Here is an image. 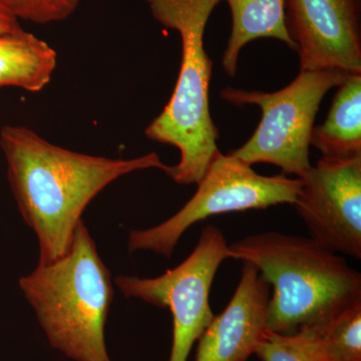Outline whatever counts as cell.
Returning a JSON list of instances; mask_svg holds the SVG:
<instances>
[{"label": "cell", "mask_w": 361, "mask_h": 361, "mask_svg": "<svg viewBox=\"0 0 361 361\" xmlns=\"http://www.w3.org/2000/svg\"><path fill=\"white\" fill-rule=\"evenodd\" d=\"M0 148L18 211L39 240L42 264L65 255L85 208L111 183L135 171L169 168L156 153L111 159L71 151L23 126H4Z\"/></svg>", "instance_id": "cell-1"}, {"label": "cell", "mask_w": 361, "mask_h": 361, "mask_svg": "<svg viewBox=\"0 0 361 361\" xmlns=\"http://www.w3.org/2000/svg\"><path fill=\"white\" fill-rule=\"evenodd\" d=\"M229 258L256 266L272 285L266 329L290 336L320 329L361 302V274L312 238L268 231L229 245Z\"/></svg>", "instance_id": "cell-2"}, {"label": "cell", "mask_w": 361, "mask_h": 361, "mask_svg": "<svg viewBox=\"0 0 361 361\" xmlns=\"http://www.w3.org/2000/svg\"><path fill=\"white\" fill-rule=\"evenodd\" d=\"M52 348L75 361H111L104 341L114 290L84 221L63 257L18 281Z\"/></svg>", "instance_id": "cell-3"}, {"label": "cell", "mask_w": 361, "mask_h": 361, "mask_svg": "<svg viewBox=\"0 0 361 361\" xmlns=\"http://www.w3.org/2000/svg\"><path fill=\"white\" fill-rule=\"evenodd\" d=\"M221 0H147L152 16L179 32L182 61L172 97L145 134L179 149L180 161L166 174L180 185L198 184L219 152L217 128L209 109L213 61L204 47L211 13Z\"/></svg>", "instance_id": "cell-4"}, {"label": "cell", "mask_w": 361, "mask_h": 361, "mask_svg": "<svg viewBox=\"0 0 361 361\" xmlns=\"http://www.w3.org/2000/svg\"><path fill=\"white\" fill-rule=\"evenodd\" d=\"M348 75L338 70L300 71L290 85L275 92L226 87L221 97L228 103L256 104L262 111L255 133L232 155L249 166L272 164L301 179L312 167L311 134L323 97Z\"/></svg>", "instance_id": "cell-5"}, {"label": "cell", "mask_w": 361, "mask_h": 361, "mask_svg": "<svg viewBox=\"0 0 361 361\" xmlns=\"http://www.w3.org/2000/svg\"><path fill=\"white\" fill-rule=\"evenodd\" d=\"M194 196L175 215L147 230L130 231L129 250L151 251L171 258L184 233L197 222L239 211L295 203L302 182L285 175H259L232 154L217 152Z\"/></svg>", "instance_id": "cell-6"}, {"label": "cell", "mask_w": 361, "mask_h": 361, "mask_svg": "<svg viewBox=\"0 0 361 361\" xmlns=\"http://www.w3.org/2000/svg\"><path fill=\"white\" fill-rule=\"evenodd\" d=\"M219 228H204L193 252L180 264L156 278L120 275L116 284L127 298H140L173 316V344L169 361H187L195 341L214 317L209 296L214 278L228 255Z\"/></svg>", "instance_id": "cell-7"}, {"label": "cell", "mask_w": 361, "mask_h": 361, "mask_svg": "<svg viewBox=\"0 0 361 361\" xmlns=\"http://www.w3.org/2000/svg\"><path fill=\"white\" fill-rule=\"evenodd\" d=\"M300 180L293 205L310 238L327 250L361 259V157L322 158Z\"/></svg>", "instance_id": "cell-8"}, {"label": "cell", "mask_w": 361, "mask_h": 361, "mask_svg": "<svg viewBox=\"0 0 361 361\" xmlns=\"http://www.w3.org/2000/svg\"><path fill=\"white\" fill-rule=\"evenodd\" d=\"M300 71L361 75V0H285Z\"/></svg>", "instance_id": "cell-9"}, {"label": "cell", "mask_w": 361, "mask_h": 361, "mask_svg": "<svg viewBox=\"0 0 361 361\" xmlns=\"http://www.w3.org/2000/svg\"><path fill=\"white\" fill-rule=\"evenodd\" d=\"M269 298V284L258 268L244 262L231 300L198 339L196 361H247L267 329Z\"/></svg>", "instance_id": "cell-10"}, {"label": "cell", "mask_w": 361, "mask_h": 361, "mask_svg": "<svg viewBox=\"0 0 361 361\" xmlns=\"http://www.w3.org/2000/svg\"><path fill=\"white\" fill-rule=\"evenodd\" d=\"M310 146L322 158L361 157V75H348L338 85L326 120L313 128Z\"/></svg>", "instance_id": "cell-11"}, {"label": "cell", "mask_w": 361, "mask_h": 361, "mask_svg": "<svg viewBox=\"0 0 361 361\" xmlns=\"http://www.w3.org/2000/svg\"><path fill=\"white\" fill-rule=\"evenodd\" d=\"M56 65V51L32 33L0 35V87L40 92L51 82Z\"/></svg>", "instance_id": "cell-12"}, {"label": "cell", "mask_w": 361, "mask_h": 361, "mask_svg": "<svg viewBox=\"0 0 361 361\" xmlns=\"http://www.w3.org/2000/svg\"><path fill=\"white\" fill-rule=\"evenodd\" d=\"M232 14V32L223 56L222 65L234 77L240 51L259 39H274L297 51L285 25V0H225Z\"/></svg>", "instance_id": "cell-13"}, {"label": "cell", "mask_w": 361, "mask_h": 361, "mask_svg": "<svg viewBox=\"0 0 361 361\" xmlns=\"http://www.w3.org/2000/svg\"><path fill=\"white\" fill-rule=\"evenodd\" d=\"M254 355L262 361H331L315 329H302L290 336L266 329Z\"/></svg>", "instance_id": "cell-14"}, {"label": "cell", "mask_w": 361, "mask_h": 361, "mask_svg": "<svg viewBox=\"0 0 361 361\" xmlns=\"http://www.w3.org/2000/svg\"><path fill=\"white\" fill-rule=\"evenodd\" d=\"M315 329L330 360L361 361V302Z\"/></svg>", "instance_id": "cell-15"}, {"label": "cell", "mask_w": 361, "mask_h": 361, "mask_svg": "<svg viewBox=\"0 0 361 361\" xmlns=\"http://www.w3.org/2000/svg\"><path fill=\"white\" fill-rule=\"evenodd\" d=\"M1 2L18 21L44 25L68 20L77 11L80 0H1Z\"/></svg>", "instance_id": "cell-16"}, {"label": "cell", "mask_w": 361, "mask_h": 361, "mask_svg": "<svg viewBox=\"0 0 361 361\" xmlns=\"http://www.w3.org/2000/svg\"><path fill=\"white\" fill-rule=\"evenodd\" d=\"M23 30L20 25V21L7 11L0 0V35L1 33H9L20 32Z\"/></svg>", "instance_id": "cell-17"}]
</instances>
